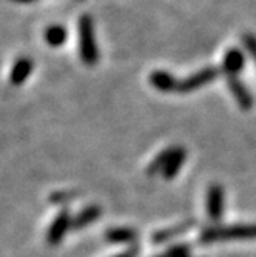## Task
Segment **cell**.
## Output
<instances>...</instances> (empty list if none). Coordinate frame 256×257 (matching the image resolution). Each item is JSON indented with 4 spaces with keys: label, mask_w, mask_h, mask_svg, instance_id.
Returning <instances> with one entry per match:
<instances>
[{
    "label": "cell",
    "mask_w": 256,
    "mask_h": 257,
    "mask_svg": "<svg viewBox=\"0 0 256 257\" xmlns=\"http://www.w3.org/2000/svg\"><path fill=\"white\" fill-rule=\"evenodd\" d=\"M34 69V62L30 57H19L13 68H11V73H10V82L14 86H20L27 82V79L31 76Z\"/></svg>",
    "instance_id": "obj_7"
},
{
    "label": "cell",
    "mask_w": 256,
    "mask_h": 257,
    "mask_svg": "<svg viewBox=\"0 0 256 257\" xmlns=\"http://www.w3.org/2000/svg\"><path fill=\"white\" fill-rule=\"evenodd\" d=\"M181 257H190L189 254H185V255H181Z\"/></svg>",
    "instance_id": "obj_20"
},
{
    "label": "cell",
    "mask_w": 256,
    "mask_h": 257,
    "mask_svg": "<svg viewBox=\"0 0 256 257\" xmlns=\"http://www.w3.org/2000/svg\"><path fill=\"white\" fill-rule=\"evenodd\" d=\"M68 31L63 25H51L45 30V42L53 48H60V46L66 42Z\"/></svg>",
    "instance_id": "obj_13"
},
{
    "label": "cell",
    "mask_w": 256,
    "mask_h": 257,
    "mask_svg": "<svg viewBox=\"0 0 256 257\" xmlns=\"http://www.w3.org/2000/svg\"><path fill=\"white\" fill-rule=\"evenodd\" d=\"M227 85L231 91V94H233L236 103L239 105V108L244 111H250L254 105V99L251 96V92L248 91V88L244 85V82L238 76H228Z\"/></svg>",
    "instance_id": "obj_5"
},
{
    "label": "cell",
    "mask_w": 256,
    "mask_h": 257,
    "mask_svg": "<svg viewBox=\"0 0 256 257\" xmlns=\"http://www.w3.org/2000/svg\"><path fill=\"white\" fill-rule=\"evenodd\" d=\"M219 76V69H216L215 66H207V68H202L199 69L198 73L189 76L187 79L184 80H179V85H178V92L181 94H187V92H193L208 83H212L216 77Z\"/></svg>",
    "instance_id": "obj_3"
},
{
    "label": "cell",
    "mask_w": 256,
    "mask_h": 257,
    "mask_svg": "<svg viewBox=\"0 0 256 257\" xmlns=\"http://www.w3.org/2000/svg\"><path fill=\"white\" fill-rule=\"evenodd\" d=\"M175 150H176V147L165 148L164 151H160V153L153 159V162L148 165L147 173H148L150 176H153V174H156V173H162V171H164V168L167 167V163H168L170 157L173 156Z\"/></svg>",
    "instance_id": "obj_14"
},
{
    "label": "cell",
    "mask_w": 256,
    "mask_h": 257,
    "mask_svg": "<svg viewBox=\"0 0 256 257\" xmlns=\"http://www.w3.org/2000/svg\"><path fill=\"white\" fill-rule=\"evenodd\" d=\"M102 213V209L98 205H88L87 208H83L82 211L73 219V229H79V228H85L90 223L96 222L99 219Z\"/></svg>",
    "instance_id": "obj_11"
},
{
    "label": "cell",
    "mask_w": 256,
    "mask_h": 257,
    "mask_svg": "<svg viewBox=\"0 0 256 257\" xmlns=\"http://www.w3.org/2000/svg\"><path fill=\"white\" fill-rule=\"evenodd\" d=\"M77 33H79V54L82 62L88 66H95L99 62V48L96 40L95 22H93L91 16L83 14L79 17Z\"/></svg>",
    "instance_id": "obj_1"
},
{
    "label": "cell",
    "mask_w": 256,
    "mask_h": 257,
    "mask_svg": "<svg viewBox=\"0 0 256 257\" xmlns=\"http://www.w3.org/2000/svg\"><path fill=\"white\" fill-rule=\"evenodd\" d=\"M245 65V57L244 53L238 48H231L224 54L222 60V71L228 76H238Z\"/></svg>",
    "instance_id": "obj_8"
},
{
    "label": "cell",
    "mask_w": 256,
    "mask_h": 257,
    "mask_svg": "<svg viewBox=\"0 0 256 257\" xmlns=\"http://www.w3.org/2000/svg\"><path fill=\"white\" fill-rule=\"evenodd\" d=\"M185 157H187V153H185V150L182 147H176L173 156L170 157V160L167 163V167L164 168V171H162V176H164L165 179H173L179 173L181 167L184 165Z\"/></svg>",
    "instance_id": "obj_12"
},
{
    "label": "cell",
    "mask_w": 256,
    "mask_h": 257,
    "mask_svg": "<svg viewBox=\"0 0 256 257\" xmlns=\"http://www.w3.org/2000/svg\"><path fill=\"white\" fill-rule=\"evenodd\" d=\"M105 240L110 243H134L137 232L133 228H110L105 232Z\"/></svg>",
    "instance_id": "obj_10"
},
{
    "label": "cell",
    "mask_w": 256,
    "mask_h": 257,
    "mask_svg": "<svg viewBox=\"0 0 256 257\" xmlns=\"http://www.w3.org/2000/svg\"><path fill=\"white\" fill-rule=\"evenodd\" d=\"M77 194L74 191H60V193H53L50 196V202L51 203H59V205H65L68 202H71L73 199H76Z\"/></svg>",
    "instance_id": "obj_16"
},
{
    "label": "cell",
    "mask_w": 256,
    "mask_h": 257,
    "mask_svg": "<svg viewBox=\"0 0 256 257\" xmlns=\"http://www.w3.org/2000/svg\"><path fill=\"white\" fill-rule=\"evenodd\" d=\"M242 43H244L245 50L248 51V54L253 57V60L256 63V36L254 34H250V33L244 34L242 36Z\"/></svg>",
    "instance_id": "obj_17"
},
{
    "label": "cell",
    "mask_w": 256,
    "mask_h": 257,
    "mask_svg": "<svg viewBox=\"0 0 256 257\" xmlns=\"http://www.w3.org/2000/svg\"><path fill=\"white\" fill-rule=\"evenodd\" d=\"M69 226H73V219L71 214H69L68 209H62V211L56 216V219L53 220L48 234H46V239H48V243L51 246H56L60 243V240L63 239V236L66 234V231Z\"/></svg>",
    "instance_id": "obj_4"
},
{
    "label": "cell",
    "mask_w": 256,
    "mask_h": 257,
    "mask_svg": "<svg viewBox=\"0 0 256 257\" xmlns=\"http://www.w3.org/2000/svg\"><path fill=\"white\" fill-rule=\"evenodd\" d=\"M150 85L160 91V92H172L178 89L179 80L175 79L173 74H170L168 71H164V69H157V71H153L148 77Z\"/></svg>",
    "instance_id": "obj_9"
},
{
    "label": "cell",
    "mask_w": 256,
    "mask_h": 257,
    "mask_svg": "<svg viewBox=\"0 0 256 257\" xmlns=\"http://www.w3.org/2000/svg\"><path fill=\"white\" fill-rule=\"evenodd\" d=\"M136 255H137V248L133 246V248H130V249H127V251L118 254V255H114V257H136Z\"/></svg>",
    "instance_id": "obj_18"
},
{
    "label": "cell",
    "mask_w": 256,
    "mask_h": 257,
    "mask_svg": "<svg viewBox=\"0 0 256 257\" xmlns=\"http://www.w3.org/2000/svg\"><path fill=\"white\" fill-rule=\"evenodd\" d=\"M189 226H192V222H187V223H184V225H181V226H176V228H173V229H168V231H160V232H157V234L153 236V242H156V243L165 242V240H168V239H172V237L181 234V232H184Z\"/></svg>",
    "instance_id": "obj_15"
},
{
    "label": "cell",
    "mask_w": 256,
    "mask_h": 257,
    "mask_svg": "<svg viewBox=\"0 0 256 257\" xmlns=\"http://www.w3.org/2000/svg\"><path fill=\"white\" fill-rule=\"evenodd\" d=\"M13 2H17V4H30V2H34V0H13Z\"/></svg>",
    "instance_id": "obj_19"
},
{
    "label": "cell",
    "mask_w": 256,
    "mask_h": 257,
    "mask_svg": "<svg viewBox=\"0 0 256 257\" xmlns=\"http://www.w3.org/2000/svg\"><path fill=\"white\" fill-rule=\"evenodd\" d=\"M224 209V190L221 185H212L207 193V213L212 220H219Z\"/></svg>",
    "instance_id": "obj_6"
},
{
    "label": "cell",
    "mask_w": 256,
    "mask_h": 257,
    "mask_svg": "<svg viewBox=\"0 0 256 257\" xmlns=\"http://www.w3.org/2000/svg\"><path fill=\"white\" fill-rule=\"evenodd\" d=\"M235 239H256V223L210 228L204 231L201 236V240L205 243L219 242V240H235Z\"/></svg>",
    "instance_id": "obj_2"
}]
</instances>
